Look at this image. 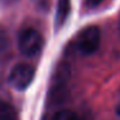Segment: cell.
<instances>
[{"label": "cell", "instance_id": "cell-1", "mask_svg": "<svg viewBox=\"0 0 120 120\" xmlns=\"http://www.w3.org/2000/svg\"><path fill=\"white\" fill-rule=\"evenodd\" d=\"M43 44H44V39L41 34L32 27L22 30L18 35V48L22 54L26 57H34L39 54Z\"/></svg>", "mask_w": 120, "mask_h": 120}, {"label": "cell", "instance_id": "cell-2", "mask_svg": "<svg viewBox=\"0 0 120 120\" xmlns=\"http://www.w3.org/2000/svg\"><path fill=\"white\" fill-rule=\"evenodd\" d=\"M101 43V31L97 26H88L79 32L76 38V49L83 56H90L97 52Z\"/></svg>", "mask_w": 120, "mask_h": 120}, {"label": "cell", "instance_id": "cell-3", "mask_svg": "<svg viewBox=\"0 0 120 120\" xmlns=\"http://www.w3.org/2000/svg\"><path fill=\"white\" fill-rule=\"evenodd\" d=\"M35 76V68L27 63H19L12 68L9 74V84L17 90H23L32 83Z\"/></svg>", "mask_w": 120, "mask_h": 120}, {"label": "cell", "instance_id": "cell-4", "mask_svg": "<svg viewBox=\"0 0 120 120\" xmlns=\"http://www.w3.org/2000/svg\"><path fill=\"white\" fill-rule=\"evenodd\" d=\"M71 11V0H58L56 12V27L60 29L66 22Z\"/></svg>", "mask_w": 120, "mask_h": 120}, {"label": "cell", "instance_id": "cell-5", "mask_svg": "<svg viewBox=\"0 0 120 120\" xmlns=\"http://www.w3.org/2000/svg\"><path fill=\"white\" fill-rule=\"evenodd\" d=\"M52 120H80L78 114L71 110H61L53 115Z\"/></svg>", "mask_w": 120, "mask_h": 120}, {"label": "cell", "instance_id": "cell-6", "mask_svg": "<svg viewBox=\"0 0 120 120\" xmlns=\"http://www.w3.org/2000/svg\"><path fill=\"white\" fill-rule=\"evenodd\" d=\"M0 120H16L13 109L7 103H0Z\"/></svg>", "mask_w": 120, "mask_h": 120}, {"label": "cell", "instance_id": "cell-7", "mask_svg": "<svg viewBox=\"0 0 120 120\" xmlns=\"http://www.w3.org/2000/svg\"><path fill=\"white\" fill-rule=\"evenodd\" d=\"M8 44H9L8 35H7L5 30L0 26V53H3L8 48Z\"/></svg>", "mask_w": 120, "mask_h": 120}, {"label": "cell", "instance_id": "cell-8", "mask_svg": "<svg viewBox=\"0 0 120 120\" xmlns=\"http://www.w3.org/2000/svg\"><path fill=\"white\" fill-rule=\"evenodd\" d=\"M105 0H86V5L88 7H97L99 4H102Z\"/></svg>", "mask_w": 120, "mask_h": 120}, {"label": "cell", "instance_id": "cell-9", "mask_svg": "<svg viewBox=\"0 0 120 120\" xmlns=\"http://www.w3.org/2000/svg\"><path fill=\"white\" fill-rule=\"evenodd\" d=\"M116 112H117V115H119V116H120V105H119V106L116 107Z\"/></svg>", "mask_w": 120, "mask_h": 120}]
</instances>
